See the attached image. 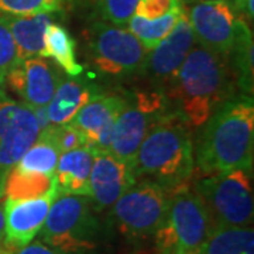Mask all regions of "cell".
Masks as SVG:
<instances>
[{
  "instance_id": "cell-4",
  "label": "cell",
  "mask_w": 254,
  "mask_h": 254,
  "mask_svg": "<svg viewBox=\"0 0 254 254\" xmlns=\"http://www.w3.org/2000/svg\"><path fill=\"white\" fill-rule=\"evenodd\" d=\"M38 236L58 254H88L99 243L102 223L88 196L58 195Z\"/></svg>"
},
{
  "instance_id": "cell-26",
  "label": "cell",
  "mask_w": 254,
  "mask_h": 254,
  "mask_svg": "<svg viewBox=\"0 0 254 254\" xmlns=\"http://www.w3.org/2000/svg\"><path fill=\"white\" fill-rule=\"evenodd\" d=\"M75 0H0V14H54L71 9Z\"/></svg>"
},
{
  "instance_id": "cell-33",
  "label": "cell",
  "mask_w": 254,
  "mask_h": 254,
  "mask_svg": "<svg viewBox=\"0 0 254 254\" xmlns=\"http://www.w3.org/2000/svg\"><path fill=\"white\" fill-rule=\"evenodd\" d=\"M6 247L4 245V210H3V203H0V253Z\"/></svg>"
},
{
  "instance_id": "cell-20",
  "label": "cell",
  "mask_w": 254,
  "mask_h": 254,
  "mask_svg": "<svg viewBox=\"0 0 254 254\" xmlns=\"http://www.w3.org/2000/svg\"><path fill=\"white\" fill-rule=\"evenodd\" d=\"M227 60L235 75L239 93L253 96V34L243 18L240 20L236 40Z\"/></svg>"
},
{
  "instance_id": "cell-28",
  "label": "cell",
  "mask_w": 254,
  "mask_h": 254,
  "mask_svg": "<svg viewBox=\"0 0 254 254\" xmlns=\"http://www.w3.org/2000/svg\"><path fill=\"white\" fill-rule=\"evenodd\" d=\"M40 131L43 134H46L54 143L60 154L72 151L75 148L85 147V145L88 147L85 136L73 126L71 122L64 123V125H50Z\"/></svg>"
},
{
  "instance_id": "cell-7",
  "label": "cell",
  "mask_w": 254,
  "mask_h": 254,
  "mask_svg": "<svg viewBox=\"0 0 254 254\" xmlns=\"http://www.w3.org/2000/svg\"><path fill=\"white\" fill-rule=\"evenodd\" d=\"M91 65L112 79H127L145 72L148 51L127 28L96 21L86 31Z\"/></svg>"
},
{
  "instance_id": "cell-24",
  "label": "cell",
  "mask_w": 254,
  "mask_h": 254,
  "mask_svg": "<svg viewBox=\"0 0 254 254\" xmlns=\"http://www.w3.org/2000/svg\"><path fill=\"white\" fill-rule=\"evenodd\" d=\"M53 185H54V177L21 171L14 165L6 178L4 196L6 199L13 200L38 198L51 190Z\"/></svg>"
},
{
  "instance_id": "cell-17",
  "label": "cell",
  "mask_w": 254,
  "mask_h": 254,
  "mask_svg": "<svg viewBox=\"0 0 254 254\" xmlns=\"http://www.w3.org/2000/svg\"><path fill=\"white\" fill-rule=\"evenodd\" d=\"M103 91L88 75L65 76L57 88L53 99L47 105V115L51 125H64L71 122L79 110L98 98Z\"/></svg>"
},
{
  "instance_id": "cell-18",
  "label": "cell",
  "mask_w": 254,
  "mask_h": 254,
  "mask_svg": "<svg viewBox=\"0 0 254 254\" xmlns=\"http://www.w3.org/2000/svg\"><path fill=\"white\" fill-rule=\"evenodd\" d=\"M93 157V150L86 145L60 155L54 174L58 195H79L89 198Z\"/></svg>"
},
{
  "instance_id": "cell-15",
  "label": "cell",
  "mask_w": 254,
  "mask_h": 254,
  "mask_svg": "<svg viewBox=\"0 0 254 254\" xmlns=\"http://www.w3.org/2000/svg\"><path fill=\"white\" fill-rule=\"evenodd\" d=\"M125 93H100L82 108L71 120L86 138V144L95 151L110 153L113 127L125 108Z\"/></svg>"
},
{
  "instance_id": "cell-13",
  "label": "cell",
  "mask_w": 254,
  "mask_h": 254,
  "mask_svg": "<svg viewBox=\"0 0 254 254\" xmlns=\"http://www.w3.org/2000/svg\"><path fill=\"white\" fill-rule=\"evenodd\" d=\"M57 196L58 190L54 182L53 188L38 198L6 199L3 203L4 245L11 249H18L31 243L34 237L38 236Z\"/></svg>"
},
{
  "instance_id": "cell-14",
  "label": "cell",
  "mask_w": 254,
  "mask_h": 254,
  "mask_svg": "<svg viewBox=\"0 0 254 254\" xmlns=\"http://www.w3.org/2000/svg\"><path fill=\"white\" fill-rule=\"evenodd\" d=\"M91 178L89 200L96 213L110 209L115 202L137 181L131 164L108 151H95Z\"/></svg>"
},
{
  "instance_id": "cell-11",
  "label": "cell",
  "mask_w": 254,
  "mask_h": 254,
  "mask_svg": "<svg viewBox=\"0 0 254 254\" xmlns=\"http://www.w3.org/2000/svg\"><path fill=\"white\" fill-rule=\"evenodd\" d=\"M185 13L199 47L227 57L235 44L242 18L237 17L226 0L192 1L185 7Z\"/></svg>"
},
{
  "instance_id": "cell-21",
  "label": "cell",
  "mask_w": 254,
  "mask_h": 254,
  "mask_svg": "<svg viewBox=\"0 0 254 254\" xmlns=\"http://www.w3.org/2000/svg\"><path fill=\"white\" fill-rule=\"evenodd\" d=\"M43 58H54L57 65L68 76L83 73V66L76 60V43L69 31L61 24L51 23L46 28Z\"/></svg>"
},
{
  "instance_id": "cell-27",
  "label": "cell",
  "mask_w": 254,
  "mask_h": 254,
  "mask_svg": "<svg viewBox=\"0 0 254 254\" xmlns=\"http://www.w3.org/2000/svg\"><path fill=\"white\" fill-rule=\"evenodd\" d=\"M96 16L115 26H125L134 16L138 0H85Z\"/></svg>"
},
{
  "instance_id": "cell-35",
  "label": "cell",
  "mask_w": 254,
  "mask_h": 254,
  "mask_svg": "<svg viewBox=\"0 0 254 254\" xmlns=\"http://www.w3.org/2000/svg\"><path fill=\"white\" fill-rule=\"evenodd\" d=\"M88 254H91V253H88Z\"/></svg>"
},
{
  "instance_id": "cell-2",
  "label": "cell",
  "mask_w": 254,
  "mask_h": 254,
  "mask_svg": "<svg viewBox=\"0 0 254 254\" xmlns=\"http://www.w3.org/2000/svg\"><path fill=\"white\" fill-rule=\"evenodd\" d=\"M253 96L239 93L227 99L200 127L195 145V163L200 174L235 168L253 170Z\"/></svg>"
},
{
  "instance_id": "cell-31",
  "label": "cell",
  "mask_w": 254,
  "mask_h": 254,
  "mask_svg": "<svg viewBox=\"0 0 254 254\" xmlns=\"http://www.w3.org/2000/svg\"><path fill=\"white\" fill-rule=\"evenodd\" d=\"M0 254H58L51 247L44 245L43 242H31L28 245L18 247V249H11V247H4Z\"/></svg>"
},
{
  "instance_id": "cell-5",
  "label": "cell",
  "mask_w": 254,
  "mask_h": 254,
  "mask_svg": "<svg viewBox=\"0 0 254 254\" xmlns=\"http://www.w3.org/2000/svg\"><path fill=\"white\" fill-rule=\"evenodd\" d=\"M192 188L208 210L212 227L253 226L254 200L250 170L235 168L202 174Z\"/></svg>"
},
{
  "instance_id": "cell-29",
  "label": "cell",
  "mask_w": 254,
  "mask_h": 254,
  "mask_svg": "<svg viewBox=\"0 0 254 254\" xmlns=\"http://www.w3.org/2000/svg\"><path fill=\"white\" fill-rule=\"evenodd\" d=\"M16 63V44L7 20L0 14V86L4 85L7 73Z\"/></svg>"
},
{
  "instance_id": "cell-3",
  "label": "cell",
  "mask_w": 254,
  "mask_h": 254,
  "mask_svg": "<svg viewBox=\"0 0 254 254\" xmlns=\"http://www.w3.org/2000/svg\"><path fill=\"white\" fill-rule=\"evenodd\" d=\"M136 180L147 178L170 192L190 185L193 170L190 130L175 112L151 127L131 164Z\"/></svg>"
},
{
  "instance_id": "cell-19",
  "label": "cell",
  "mask_w": 254,
  "mask_h": 254,
  "mask_svg": "<svg viewBox=\"0 0 254 254\" xmlns=\"http://www.w3.org/2000/svg\"><path fill=\"white\" fill-rule=\"evenodd\" d=\"M11 36L16 44V63L34 57H43L44 33L53 23V14L6 16Z\"/></svg>"
},
{
  "instance_id": "cell-32",
  "label": "cell",
  "mask_w": 254,
  "mask_h": 254,
  "mask_svg": "<svg viewBox=\"0 0 254 254\" xmlns=\"http://www.w3.org/2000/svg\"><path fill=\"white\" fill-rule=\"evenodd\" d=\"M235 7L240 10L242 13H245L246 16L250 18V20H253V0H235Z\"/></svg>"
},
{
  "instance_id": "cell-9",
  "label": "cell",
  "mask_w": 254,
  "mask_h": 254,
  "mask_svg": "<svg viewBox=\"0 0 254 254\" xmlns=\"http://www.w3.org/2000/svg\"><path fill=\"white\" fill-rule=\"evenodd\" d=\"M126 103L113 127L110 153L133 164L137 150L155 123L173 112L163 89L125 93Z\"/></svg>"
},
{
  "instance_id": "cell-30",
  "label": "cell",
  "mask_w": 254,
  "mask_h": 254,
  "mask_svg": "<svg viewBox=\"0 0 254 254\" xmlns=\"http://www.w3.org/2000/svg\"><path fill=\"white\" fill-rule=\"evenodd\" d=\"M182 0H138L134 16L145 20H155L164 17L174 10L181 9Z\"/></svg>"
},
{
  "instance_id": "cell-10",
  "label": "cell",
  "mask_w": 254,
  "mask_h": 254,
  "mask_svg": "<svg viewBox=\"0 0 254 254\" xmlns=\"http://www.w3.org/2000/svg\"><path fill=\"white\" fill-rule=\"evenodd\" d=\"M38 133L40 127L33 110L0 86V198L4 196L10 170L36 141Z\"/></svg>"
},
{
  "instance_id": "cell-34",
  "label": "cell",
  "mask_w": 254,
  "mask_h": 254,
  "mask_svg": "<svg viewBox=\"0 0 254 254\" xmlns=\"http://www.w3.org/2000/svg\"><path fill=\"white\" fill-rule=\"evenodd\" d=\"M188 254H200V253H199V250H195V252H190V253Z\"/></svg>"
},
{
  "instance_id": "cell-12",
  "label": "cell",
  "mask_w": 254,
  "mask_h": 254,
  "mask_svg": "<svg viewBox=\"0 0 254 254\" xmlns=\"http://www.w3.org/2000/svg\"><path fill=\"white\" fill-rule=\"evenodd\" d=\"M68 76L57 64L43 57L14 63L6 82L11 92L31 110L46 108L57 88Z\"/></svg>"
},
{
  "instance_id": "cell-6",
  "label": "cell",
  "mask_w": 254,
  "mask_h": 254,
  "mask_svg": "<svg viewBox=\"0 0 254 254\" xmlns=\"http://www.w3.org/2000/svg\"><path fill=\"white\" fill-rule=\"evenodd\" d=\"M212 222L199 195L190 185L171 192L170 203L154 240L158 254H188L199 250Z\"/></svg>"
},
{
  "instance_id": "cell-25",
  "label": "cell",
  "mask_w": 254,
  "mask_h": 254,
  "mask_svg": "<svg viewBox=\"0 0 254 254\" xmlns=\"http://www.w3.org/2000/svg\"><path fill=\"white\" fill-rule=\"evenodd\" d=\"M60 155L61 154L57 150L54 143L46 134H43L40 131L36 141L28 147L24 154L21 155L16 167L21 171L44 174L48 177H54Z\"/></svg>"
},
{
  "instance_id": "cell-1",
  "label": "cell",
  "mask_w": 254,
  "mask_h": 254,
  "mask_svg": "<svg viewBox=\"0 0 254 254\" xmlns=\"http://www.w3.org/2000/svg\"><path fill=\"white\" fill-rule=\"evenodd\" d=\"M227 57L193 47L177 71L165 96L190 130L200 128L227 99L239 95Z\"/></svg>"
},
{
  "instance_id": "cell-16",
  "label": "cell",
  "mask_w": 254,
  "mask_h": 254,
  "mask_svg": "<svg viewBox=\"0 0 254 254\" xmlns=\"http://www.w3.org/2000/svg\"><path fill=\"white\" fill-rule=\"evenodd\" d=\"M195 44L196 41L184 7V13L171 33L155 48L148 51L145 72L158 82L168 85Z\"/></svg>"
},
{
  "instance_id": "cell-8",
  "label": "cell",
  "mask_w": 254,
  "mask_h": 254,
  "mask_svg": "<svg viewBox=\"0 0 254 254\" xmlns=\"http://www.w3.org/2000/svg\"><path fill=\"white\" fill-rule=\"evenodd\" d=\"M170 196L157 182L140 178L110 208L112 225L130 242L151 239L165 218Z\"/></svg>"
},
{
  "instance_id": "cell-22",
  "label": "cell",
  "mask_w": 254,
  "mask_h": 254,
  "mask_svg": "<svg viewBox=\"0 0 254 254\" xmlns=\"http://www.w3.org/2000/svg\"><path fill=\"white\" fill-rule=\"evenodd\" d=\"M200 254H254L253 226L212 227Z\"/></svg>"
},
{
  "instance_id": "cell-23",
  "label": "cell",
  "mask_w": 254,
  "mask_h": 254,
  "mask_svg": "<svg viewBox=\"0 0 254 254\" xmlns=\"http://www.w3.org/2000/svg\"><path fill=\"white\" fill-rule=\"evenodd\" d=\"M182 13H184V6L181 9L174 10L167 16L155 20H145L138 16H133L127 23L128 24L127 30L136 37L147 51H151L171 33V30L180 20Z\"/></svg>"
}]
</instances>
